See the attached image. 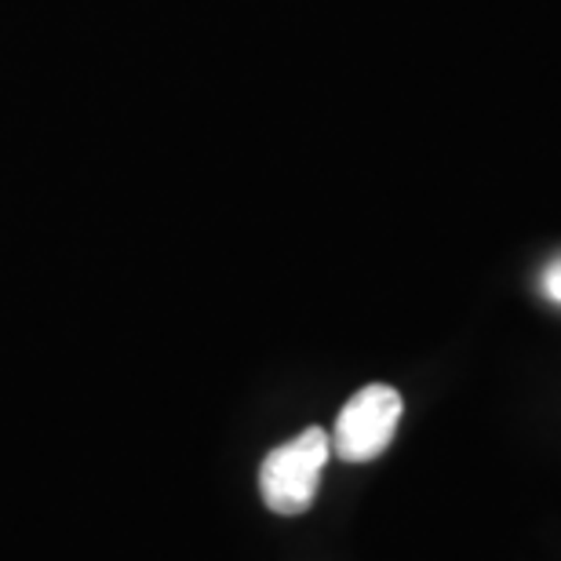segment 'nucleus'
<instances>
[{
    "mask_svg": "<svg viewBox=\"0 0 561 561\" xmlns=\"http://www.w3.org/2000/svg\"><path fill=\"white\" fill-rule=\"evenodd\" d=\"M540 285H543V296L561 307V255H558V260H551V266H547L543 277H540Z\"/></svg>",
    "mask_w": 561,
    "mask_h": 561,
    "instance_id": "nucleus-3",
    "label": "nucleus"
},
{
    "mask_svg": "<svg viewBox=\"0 0 561 561\" xmlns=\"http://www.w3.org/2000/svg\"><path fill=\"white\" fill-rule=\"evenodd\" d=\"M329 453L332 437L321 426H307L291 442L277 445L260 467V489L266 507L274 514H285V518L310 511L321 485V470L329 463Z\"/></svg>",
    "mask_w": 561,
    "mask_h": 561,
    "instance_id": "nucleus-1",
    "label": "nucleus"
},
{
    "mask_svg": "<svg viewBox=\"0 0 561 561\" xmlns=\"http://www.w3.org/2000/svg\"><path fill=\"white\" fill-rule=\"evenodd\" d=\"M401 423V394L387 383H368L365 390L346 401L340 420H335L332 448L346 463H368L383 456L387 445L394 442V431Z\"/></svg>",
    "mask_w": 561,
    "mask_h": 561,
    "instance_id": "nucleus-2",
    "label": "nucleus"
}]
</instances>
